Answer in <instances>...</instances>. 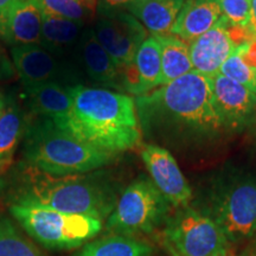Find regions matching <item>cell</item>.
Returning <instances> with one entry per match:
<instances>
[{
  "label": "cell",
  "mask_w": 256,
  "mask_h": 256,
  "mask_svg": "<svg viewBox=\"0 0 256 256\" xmlns=\"http://www.w3.org/2000/svg\"><path fill=\"white\" fill-rule=\"evenodd\" d=\"M156 38L159 42L160 54H162V86L168 84L174 80L194 72L190 46L186 42L171 34Z\"/></svg>",
  "instance_id": "obj_23"
},
{
  "label": "cell",
  "mask_w": 256,
  "mask_h": 256,
  "mask_svg": "<svg viewBox=\"0 0 256 256\" xmlns=\"http://www.w3.org/2000/svg\"><path fill=\"white\" fill-rule=\"evenodd\" d=\"M42 11L57 17L84 24L94 14L80 0H37Z\"/></svg>",
  "instance_id": "obj_25"
},
{
  "label": "cell",
  "mask_w": 256,
  "mask_h": 256,
  "mask_svg": "<svg viewBox=\"0 0 256 256\" xmlns=\"http://www.w3.org/2000/svg\"><path fill=\"white\" fill-rule=\"evenodd\" d=\"M249 34L252 37H256V0H252V11H250V19L247 25Z\"/></svg>",
  "instance_id": "obj_32"
},
{
  "label": "cell",
  "mask_w": 256,
  "mask_h": 256,
  "mask_svg": "<svg viewBox=\"0 0 256 256\" xmlns=\"http://www.w3.org/2000/svg\"><path fill=\"white\" fill-rule=\"evenodd\" d=\"M171 204L162 196L151 178L142 176L121 194L106 230L115 235L136 236L151 234L168 220Z\"/></svg>",
  "instance_id": "obj_6"
},
{
  "label": "cell",
  "mask_w": 256,
  "mask_h": 256,
  "mask_svg": "<svg viewBox=\"0 0 256 256\" xmlns=\"http://www.w3.org/2000/svg\"><path fill=\"white\" fill-rule=\"evenodd\" d=\"M188 46L194 72L209 78L220 72L223 63L238 48L230 36L228 22L224 17L220 19L215 26L192 40Z\"/></svg>",
  "instance_id": "obj_13"
},
{
  "label": "cell",
  "mask_w": 256,
  "mask_h": 256,
  "mask_svg": "<svg viewBox=\"0 0 256 256\" xmlns=\"http://www.w3.org/2000/svg\"><path fill=\"white\" fill-rule=\"evenodd\" d=\"M140 156L153 184L168 203L179 209L188 206L192 200V188L174 156L168 150L154 144L142 146Z\"/></svg>",
  "instance_id": "obj_11"
},
{
  "label": "cell",
  "mask_w": 256,
  "mask_h": 256,
  "mask_svg": "<svg viewBox=\"0 0 256 256\" xmlns=\"http://www.w3.org/2000/svg\"><path fill=\"white\" fill-rule=\"evenodd\" d=\"M5 186H6V182L2 174V170H0V194H2V192L4 191Z\"/></svg>",
  "instance_id": "obj_35"
},
{
  "label": "cell",
  "mask_w": 256,
  "mask_h": 256,
  "mask_svg": "<svg viewBox=\"0 0 256 256\" xmlns=\"http://www.w3.org/2000/svg\"><path fill=\"white\" fill-rule=\"evenodd\" d=\"M222 17L220 0H185L171 34L190 44L215 26Z\"/></svg>",
  "instance_id": "obj_17"
},
{
  "label": "cell",
  "mask_w": 256,
  "mask_h": 256,
  "mask_svg": "<svg viewBox=\"0 0 256 256\" xmlns=\"http://www.w3.org/2000/svg\"><path fill=\"white\" fill-rule=\"evenodd\" d=\"M118 197L113 182L100 172L52 176L22 162L14 176L11 203H31L72 215L107 220Z\"/></svg>",
  "instance_id": "obj_3"
},
{
  "label": "cell",
  "mask_w": 256,
  "mask_h": 256,
  "mask_svg": "<svg viewBox=\"0 0 256 256\" xmlns=\"http://www.w3.org/2000/svg\"><path fill=\"white\" fill-rule=\"evenodd\" d=\"M124 92L136 96L146 95L162 86V68L159 42L147 37L140 46L133 63L121 72Z\"/></svg>",
  "instance_id": "obj_14"
},
{
  "label": "cell",
  "mask_w": 256,
  "mask_h": 256,
  "mask_svg": "<svg viewBox=\"0 0 256 256\" xmlns=\"http://www.w3.org/2000/svg\"><path fill=\"white\" fill-rule=\"evenodd\" d=\"M10 212L32 238L51 250L86 244L102 230V220L31 203H11Z\"/></svg>",
  "instance_id": "obj_5"
},
{
  "label": "cell",
  "mask_w": 256,
  "mask_h": 256,
  "mask_svg": "<svg viewBox=\"0 0 256 256\" xmlns=\"http://www.w3.org/2000/svg\"><path fill=\"white\" fill-rule=\"evenodd\" d=\"M228 242H242L256 234V179L238 178L217 191L211 214Z\"/></svg>",
  "instance_id": "obj_8"
},
{
  "label": "cell",
  "mask_w": 256,
  "mask_h": 256,
  "mask_svg": "<svg viewBox=\"0 0 256 256\" xmlns=\"http://www.w3.org/2000/svg\"><path fill=\"white\" fill-rule=\"evenodd\" d=\"M6 101H8V96H6L5 94H2V92H0V113H2V110H4Z\"/></svg>",
  "instance_id": "obj_34"
},
{
  "label": "cell",
  "mask_w": 256,
  "mask_h": 256,
  "mask_svg": "<svg viewBox=\"0 0 256 256\" xmlns=\"http://www.w3.org/2000/svg\"><path fill=\"white\" fill-rule=\"evenodd\" d=\"M136 0H98L96 5V14H110L115 12L128 11V8L132 6Z\"/></svg>",
  "instance_id": "obj_28"
},
{
  "label": "cell",
  "mask_w": 256,
  "mask_h": 256,
  "mask_svg": "<svg viewBox=\"0 0 256 256\" xmlns=\"http://www.w3.org/2000/svg\"><path fill=\"white\" fill-rule=\"evenodd\" d=\"M75 54H78L86 75L92 82L118 92H124L120 69L110 54L98 43L92 28L83 30Z\"/></svg>",
  "instance_id": "obj_15"
},
{
  "label": "cell",
  "mask_w": 256,
  "mask_h": 256,
  "mask_svg": "<svg viewBox=\"0 0 256 256\" xmlns=\"http://www.w3.org/2000/svg\"><path fill=\"white\" fill-rule=\"evenodd\" d=\"M92 30L120 72L133 63L140 46L147 38L145 26L126 11L100 14Z\"/></svg>",
  "instance_id": "obj_10"
},
{
  "label": "cell",
  "mask_w": 256,
  "mask_h": 256,
  "mask_svg": "<svg viewBox=\"0 0 256 256\" xmlns=\"http://www.w3.org/2000/svg\"><path fill=\"white\" fill-rule=\"evenodd\" d=\"M56 124L81 142L114 154L142 142L136 98L106 88L72 87V108Z\"/></svg>",
  "instance_id": "obj_2"
},
{
  "label": "cell",
  "mask_w": 256,
  "mask_h": 256,
  "mask_svg": "<svg viewBox=\"0 0 256 256\" xmlns=\"http://www.w3.org/2000/svg\"><path fill=\"white\" fill-rule=\"evenodd\" d=\"M28 122V114L14 98H8L0 113V170L8 168L14 162Z\"/></svg>",
  "instance_id": "obj_21"
},
{
  "label": "cell",
  "mask_w": 256,
  "mask_h": 256,
  "mask_svg": "<svg viewBox=\"0 0 256 256\" xmlns=\"http://www.w3.org/2000/svg\"><path fill=\"white\" fill-rule=\"evenodd\" d=\"M220 74L244 86L256 94V72L243 60L238 46L220 66Z\"/></svg>",
  "instance_id": "obj_26"
},
{
  "label": "cell",
  "mask_w": 256,
  "mask_h": 256,
  "mask_svg": "<svg viewBox=\"0 0 256 256\" xmlns=\"http://www.w3.org/2000/svg\"><path fill=\"white\" fill-rule=\"evenodd\" d=\"M0 256H43L11 220L0 216Z\"/></svg>",
  "instance_id": "obj_24"
},
{
  "label": "cell",
  "mask_w": 256,
  "mask_h": 256,
  "mask_svg": "<svg viewBox=\"0 0 256 256\" xmlns=\"http://www.w3.org/2000/svg\"><path fill=\"white\" fill-rule=\"evenodd\" d=\"M22 142L23 162L52 176L89 174L112 164L119 156L81 142L49 118L34 115H28Z\"/></svg>",
  "instance_id": "obj_4"
},
{
  "label": "cell",
  "mask_w": 256,
  "mask_h": 256,
  "mask_svg": "<svg viewBox=\"0 0 256 256\" xmlns=\"http://www.w3.org/2000/svg\"><path fill=\"white\" fill-rule=\"evenodd\" d=\"M86 8H88L90 11H92L95 14L96 12V5H98V0H80Z\"/></svg>",
  "instance_id": "obj_33"
},
{
  "label": "cell",
  "mask_w": 256,
  "mask_h": 256,
  "mask_svg": "<svg viewBox=\"0 0 256 256\" xmlns=\"http://www.w3.org/2000/svg\"><path fill=\"white\" fill-rule=\"evenodd\" d=\"M154 247L136 236L115 235L86 243L74 256H153Z\"/></svg>",
  "instance_id": "obj_22"
},
{
  "label": "cell",
  "mask_w": 256,
  "mask_h": 256,
  "mask_svg": "<svg viewBox=\"0 0 256 256\" xmlns=\"http://www.w3.org/2000/svg\"><path fill=\"white\" fill-rule=\"evenodd\" d=\"M254 118H256V113H255V116Z\"/></svg>",
  "instance_id": "obj_36"
},
{
  "label": "cell",
  "mask_w": 256,
  "mask_h": 256,
  "mask_svg": "<svg viewBox=\"0 0 256 256\" xmlns=\"http://www.w3.org/2000/svg\"><path fill=\"white\" fill-rule=\"evenodd\" d=\"M16 76V70L12 63L11 57L8 56V51L2 46V42L0 40V82L8 81Z\"/></svg>",
  "instance_id": "obj_29"
},
{
  "label": "cell",
  "mask_w": 256,
  "mask_h": 256,
  "mask_svg": "<svg viewBox=\"0 0 256 256\" xmlns=\"http://www.w3.org/2000/svg\"><path fill=\"white\" fill-rule=\"evenodd\" d=\"M243 60L256 72V37L247 44L238 46Z\"/></svg>",
  "instance_id": "obj_30"
},
{
  "label": "cell",
  "mask_w": 256,
  "mask_h": 256,
  "mask_svg": "<svg viewBox=\"0 0 256 256\" xmlns=\"http://www.w3.org/2000/svg\"><path fill=\"white\" fill-rule=\"evenodd\" d=\"M19 2H22V0H0V37H2V34L5 20H6V17H8L10 10L14 8V6Z\"/></svg>",
  "instance_id": "obj_31"
},
{
  "label": "cell",
  "mask_w": 256,
  "mask_h": 256,
  "mask_svg": "<svg viewBox=\"0 0 256 256\" xmlns=\"http://www.w3.org/2000/svg\"><path fill=\"white\" fill-rule=\"evenodd\" d=\"M136 107L145 133L212 139L226 130L214 102L210 78L197 72L136 96Z\"/></svg>",
  "instance_id": "obj_1"
},
{
  "label": "cell",
  "mask_w": 256,
  "mask_h": 256,
  "mask_svg": "<svg viewBox=\"0 0 256 256\" xmlns=\"http://www.w3.org/2000/svg\"><path fill=\"white\" fill-rule=\"evenodd\" d=\"M185 0H136L128 8L152 36L171 34Z\"/></svg>",
  "instance_id": "obj_19"
},
{
  "label": "cell",
  "mask_w": 256,
  "mask_h": 256,
  "mask_svg": "<svg viewBox=\"0 0 256 256\" xmlns=\"http://www.w3.org/2000/svg\"><path fill=\"white\" fill-rule=\"evenodd\" d=\"M24 100L34 116L49 118L55 122L66 116L72 108V87L58 83L23 86Z\"/></svg>",
  "instance_id": "obj_18"
},
{
  "label": "cell",
  "mask_w": 256,
  "mask_h": 256,
  "mask_svg": "<svg viewBox=\"0 0 256 256\" xmlns=\"http://www.w3.org/2000/svg\"><path fill=\"white\" fill-rule=\"evenodd\" d=\"M43 11L37 0H22L10 10L0 37L10 48L40 46Z\"/></svg>",
  "instance_id": "obj_16"
},
{
  "label": "cell",
  "mask_w": 256,
  "mask_h": 256,
  "mask_svg": "<svg viewBox=\"0 0 256 256\" xmlns=\"http://www.w3.org/2000/svg\"><path fill=\"white\" fill-rule=\"evenodd\" d=\"M162 243L170 256H226L229 242L209 214L185 206L168 220Z\"/></svg>",
  "instance_id": "obj_7"
},
{
  "label": "cell",
  "mask_w": 256,
  "mask_h": 256,
  "mask_svg": "<svg viewBox=\"0 0 256 256\" xmlns=\"http://www.w3.org/2000/svg\"><path fill=\"white\" fill-rule=\"evenodd\" d=\"M223 17L230 25L246 28L250 19L252 0H220Z\"/></svg>",
  "instance_id": "obj_27"
},
{
  "label": "cell",
  "mask_w": 256,
  "mask_h": 256,
  "mask_svg": "<svg viewBox=\"0 0 256 256\" xmlns=\"http://www.w3.org/2000/svg\"><path fill=\"white\" fill-rule=\"evenodd\" d=\"M10 56L23 86L58 83L76 87L84 78L76 62L52 55L40 46L11 48Z\"/></svg>",
  "instance_id": "obj_9"
},
{
  "label": "cell",
  "mask_w": 256,
  "mask_h": 256,
  "mask_svg": "<svg viewBox=\"0 0 256 256\" xmlns=\"http://www.w3.org/2000/svg\"><path fill=\"white\" fill-rule=\"evenodd\" d=\"M84 24L43 12L40 46L60 58L75 52Z\"/></svg>",
  "instance_id": "obj_20"
},
{
  "label": "cell",
  "mask_w": 256,
  "mask_h": 256,
  "mask_svg": "<svg viewBox=\"0 0 256 256\" xmlns=\"http://www.w3.org/2000/svg\"><path fill=\"white\" fill-rule=\"evenodd\" d=\"M214 102L226 130H241L256 113V94L244 86L216 74L210 78Z\"/></svg>",
  "instance_id": "obj_12"
}]
</instances>
